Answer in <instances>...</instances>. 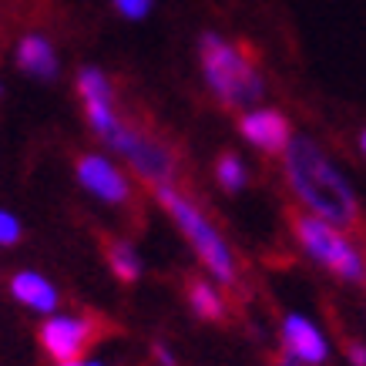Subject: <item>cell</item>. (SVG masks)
Wrapping results in <instances>:
<instances>
[{
    "label": "cell",
    "mask_w": 366,
    "mask_h": 366,
    "mask_svg": "<svg viewBox=\"0 0 366 366\" xmlns=\"http://www.w3.org/2000/svg\"><path fill=\"white\" fill-rule=\"evenodd\" d=\"M282 155H286L289 185L316 219L346 232L360 229V202L346 185V178L333 168V162L322 155L320 144L310 138H292Z\"/></svg>",
    "instance_id": "6da1fadb"
},
{
    "label": "cell",
    "mask_w": 366,
    "mask_h": 366,
    "mask_svg": "<svg viewBox=\"0 0 366 366\" xmlns=\"http://www.w3.org/2000/svg\"><path fill=\"white\" fill-rule=\"evenodd\" d=\"M202 71L209 88L215 91V98L225 108H242V104H255L262 98V74L255 64V54H249L245 47L229 44L219 34H205L202 37Z\"/></svg>",
    "instance_id": "7a4b0ae2"
},
{
    "label": "cell",
    "mask_w": 366,
    "mask_h": 366,
    "mask_svg": "<svg viewBox=\"0 0 366 366\" xmlns=\"http://www.w3.org/2000/svg\"><path fill=\"white\" fill-rule=\"evenodd\" d=\"M155 195L162 202V209L175 219L182 235L192 242V249L199 252V259L209 266L212 276L219 279L222 286H235V259L229 252V245H225L222 232L205 219V212L185 192H178L175 185H162V189H155Z\"/></svg>",
    "instance_id": "3957f363"
},
{
    "label": "cell",
    "mask_w": 366,
    "mask_h": 366,
    "mask_svg": "<svg viewBox=\"0 0 366 366\" xmlns=\"http://www.w3.org/2000/svg\"><path fill=\"white\" fill-rule=\"evenodd\" d=\"M104 142L112 144L118 155L128 158L132 168L138 172V178H144L152 189L175 185V178H178L175 148L165 144L158 134L148 132V128H138V124L128 122V118H118V128H114Z\"/></svg>",
    "instance_id": "277c9868"
},
{
    "label": "cell",
    "mask_w": 366,
    "mask_h": 366,
    "mask_svg": "<svg viewBox=\"0 0 366 366\" xmlns=\"http://www.w3.org/2000/svg\"><path fill=\"white\" fill-rule=\"evenodd\" d=\"M289 222L296 229V239L302 242V249H306L316 262H322V266L330 269V272H336L340 279L366 282V259L343 235V229L322 222L316 215H302V212H292Z\"/></svg>",
    "instance_id": "5b68a950"
},
{
    "label": "cell",
    "mask_w": 366,
    "mask_h": 366,
    "mask_svg": "<svg viewBox=\"0 0 366 366\" xmlns=\"http://www.w3.org/2000/svg\"><path fill=\"white\" fill-rule=\"evenodd\" d=\"M104 333H108V322H101L98 316H57V320H47L37 336L54 363H71V360H81Z\"/></svg>",
    "instance_id": "8992f818"
},
{
    "label": "cell",
    "mask_w": 366,
    "mask_h": 366,
    "mask_svg": "<svg viewBox=\"0 0 366 366\" xmlns=\"http://www.w3.org/2000/svg\"><path fill=\"white\" fill-rule=\"evenodd\" d=\"M78 178L91 195H98V199L108 202V205H124V202L132 199L128 178H124L108 158H101V155H84L81 158L78 162Z\"/></svg>",
    "instance_id": "52a82bcc"
},
{
    "label": "cell",
    "mask_w": 366,
    "mask_h": 366,
    "mask_svg": "<svg viewBox=\"0 0 366 366\" xmlns=\"http://www.w3.org/2000/svg\"><path fill=\"white\" fill-rule=\"evenodd\" d=\"M239 128H242L245 142H252L255 148L266 152V155H282V152L289 148V142H292V128H289L286 114L269 112V108H262V112H249Z\"/></svg>",
    "instance_id": "ba28073f"
},
{
    "label": "cell",
    "mask_w": 366,
    "mask_h": 366,
    "mask_svg": "<svg viewBox=\"0 0 366 366\" xmlns=\"http://www.w3.org/2000/svg\"><path fill=\"white\" fill-rule=\"evenodd\" d=\"M282 343H286V353H292L306 366H320L326 360V340H322V333L306 316H286V322H282Z\"/></svg>",
    "instance_id": "9c48e42d"
},
{
    "label": "cell",
    "mask_w": 366,
    "mask_h": 366,
    "mask_svg": "<svg viewBox=\"0 0 366 366\" xmlns=\"http://www.w3.org/2000/svg\"><path fill=\"white\" fill-rule=\"evenodd\" d=\"M11 292L24 306H31V310H37V312H51L57 306L54 286H51L47 279H41L37 272H17L11 282Z\"/></svg>",
    "instance_id": "30bf717a"
},
{
    "label": "cell",
    "mask_w": 366,
    "mask_h": 366,
    "mask_svg": "<svg viewBox=\"0 0 366 366\" xmlns=\"http://www.w3.org/2000/svg\"><path fill=\"white\" fill-rule=\"evenodd\" d=\"M17 61H21L24 71H31L34 78H54L57 74V61H54V51H51V44H47L44 37H37V34H31V37H24L21 41V54H17Z\"/></svg>",
    "instance_id": "8fae6325"
},
{
    "label": "cell",
    "mask_w": 366,
    "mask_h": 366,
    "mask_svg": "<svg viewBox=\"0 0 366 366\" xmlns=\"http://www.w3.org/2000/svg\"><path fill=\"white\" fill-rule=\"evenodd\" d=\"M104 255H108V266H112L114 279L122 282H134L142 276V259L132 249V242H122V239H108L104 242Z\"/></svg>",
    "instance_id": "7c38bea8"
},
{
    "label": "cell",
    "mask_w": 366,
    "mask_h": 366,
    "mask_svg": "<svg viewBox=\"0 0 366 366\" xmlns=\"http://www.w3.org/2000/svg\"><path fill=\"white\" fill-rule=\"evenodd\" d=\"M189 302L202 320H222V312H225L222 296H219L209 282H202V279H192L189 282Z\"/></svg>",
    "instance_id": "4fadbf2b"
},
{
    "label": "cell",
    "mask_w": 366,
    "mask_h": 366,
    "mask_svg": "<svg viewBox=\"0 0 366 366\" xmlns=\"http://www.w3.org/2000/svg\"><path fill=\"white\" fill-rule=\"evenodd\" d=\"M215 175H219V182H222L225 189L232 192V189H242V182H245V168H242V162H239L235 155H222L219 168H215Z\"/></svg>",
    "instance_id": "5bb4252c"
},
{
    "label": "cell",
    "mask_w": 366,
    "mask_h": 366,
    "mask_svg": "<svg viewBox=\"0 0 366 366\" xmlns=\"http://www.w3.org/2000/svg\"><path fill=\"white\" fill-rule=\"evenodd\" d=\"M21 239V222L11 212H0V245H14Z\"/></svg>",
    "instance_id": "9a60e30c"
},
{
    "label": "cell",
    "mask_w": 366,
    "mask_h": 366,
    "mask_svg": "<svg viewBox=\"0 0 366 366\" xmlns=\"http://www.w3.org/2000/svg\"><path fill=\"white\" fill-rule=\"evenodd\" d=\"M114 7H118L124 17H132V21H142L144 14L152 11V0H114Z\"/></svg>",
    "instance_id": "2e32d148"
},
{
    "label": "cell",
    "mask_w": 366,
    "mask_h": 366,
    "mask_svg": "<svg viewBox=\"0 0 366 366\" xmlns=\"http://www.w3.org/2000/svg\"><path fill=\"white\" fill-rule=\"evenodd\" d=\"M350 363H353V366H366V346H360V343L350 346Z\"/></svg>",
    "instance_id": "e0dca14e"
},
{
    "label": "cell",
    "mask_w": 366,
    "mask_h": 366,
    "mask_svg": "<svg viewBox=\"0 0 366 366\" xmlns=\"http://www.w3.org/2000/svg\"><path fill=\"white\" fill-rule=\"evenodd\" d=\"M155 360H158V363H162V366H175V356L168 353V350H165V346H162V343L155 346Z\"/></svg>",
    "instance_id": "ac0fdd59"
},
{
    "label": "cell",
    "mask_w": 366,
    "mask_h": 366,
    "mask_svg": "<svg viewBox=\"0 0 366 366\" xmlns=\"http://www.w3.org/2000/svg\"><path fill=\"white\" fill-rule=\"evenodd\" d=\"M279 366H306V363H300L292 353H282V360H279Z\"/></svg>",
    "instance_id": "d6986e66"
},
{
    "label": "cell",
    "mask_w": 366,
    "mask_h": 366,
    "mask_svg": "<svg viewBox=\"0 0 366 366\" xmlns=\"http://www.w3.org/2000/svg\"><path fill=\"white\" fill-rule=\"evenodd\" d=\"M57 366H98V363H84V360H71V363H57Z\"/></svg>",
    "instance_id": "ffe728a7"
},
{
    "label": "cell",
    "mask_w": 366,
    "mask_h": 366,
    "mask_svg": "<svg viewBox=\"0 0 366 366\" xmlns=\"http://www.w3.org/2000/svg\"><path fill=\"white\" fill-rule=\"evenodd\" d=\"M363 152H366V132H363Z\"/></svg>",
    "instance_id": "44dd1931"
}]
</instances>
